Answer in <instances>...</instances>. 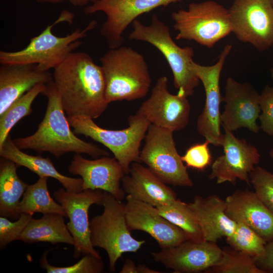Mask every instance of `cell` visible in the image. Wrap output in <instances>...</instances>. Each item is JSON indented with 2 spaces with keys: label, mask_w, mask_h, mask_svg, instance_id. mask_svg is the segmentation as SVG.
Here are the masks:
<instances>
[{
  "label": "cell",
  "mask_w": 273,
  "mask_h": 273,
  "mask_svg": "<svg viewBox=\"0 0 273 273\" xmlns=\"http://www.w3.org/2000/svg\"><path fill=\"white\" fill-rule=\"evenodd\" d=\"M232 46L226 44L214 65L204 66L194 61L192 68L203 85L205 93L204 108L197 120L198 133L215 146H222L224 134L220 130V105L223 97L220 91L219 79L225 61L231 53Z\"/></svg>",
  "instance_id": "cell-11"
},
{
  "label": "cell",
  "mask_w": 273,
  "mask_h": 273,
  "mask_svg": "<svg viewBox=\"0 0 273 273\" xmlns=\"http://www.w3.org/2000/svg\"><path fill=\"white\" fill-rule=\"evenodd\" d=\"M181 0H93L84 10L86 15L102 12L106 21L101 28L110 49L122 46L124 32L140 15Z\"/></svg>",
  "instance_id": "cell-12"
},
{
  "label": "cell",
  "mask_w": 273,
  "mask_h": 273,
  "mask_svg": "<svg viewBox=\"0 0 273 273\" xmlns=\"http://www.w3.org/2000/svg\"><path fill=\"white\" fill-rule=\"evenodd\" d=\"M225 202L230 218L246 224L267 243L273 240V212L255 192L237 190L226 198Z\"/></svg>",
  "instance_id": "cell-20"
},
{
  "label": "cell",
  "mask_w": 273,
  "mask_h": 273,
  "mask_svg": "<svg viewBox=\"0 0 273 273\" xmlns=\"http://www.w3.org/2000/svg\"><path fill=\"white\" fill-rule=\"evenodd\" d=\"M53 81L68 116L84 115L96 119L109 103L101 66L86 53L74 52L54 69Z\"/></svg>",
  "instance_id": "cell-1"
},
{
  "label": "cell",
  "mask_w": 273,
  "mask_h": 273,
  "mask_svg": "<svg viewBox=\"0 0 273 273\" xmlns=\"http://www.w3.org/2000/svg\"><path fill=\"white\" fill-rule=\"evenodd\" d=\"M271 2H272V6H273V0H271Z\"/></svg>",
  "instance_id": "cell-43"
},
{
  "label": "cell",
  "mask_w": 273,
  "mask_h": 273,
  "mask_svg": "<svg viewBox=\"0 0 273 273\" xmlns=\"http://www.w3.org/2000/svg\"><path fill=\"white\" fill-rule=\"evenodd\" d=\"M121 187L127 195L156 207L177 199L173 190L140 162L131 163L121 180Z\"/></svg>",
  "instance_id": "cell-22"
},
{
  "label": "cell",
  "mask_w": 273,
  "mask_h": 273,
  "mask_svg": "<svg viewBox=\"0 0 273 273\" xmlns=\"http://www.w3.org/2000/svg\"><path fill=\"white\" fill-rule=\"evenodd\" d=\"M232 32L260 51L273 46L271 0H235L228 9Z\"/></svg>",
  "instance_id": "cell-10"
},
{
  "label": "cell",
  "mask_w": 273,
  "mask_h": 273,
  "mask_svg": "<svg viewBox=\"0 0 273 273\" xmlns=\"http://www.w3.org/2000/svg\"><path fill=\"white\" fill-rule=\"evenodd\" d=\"M173 131L150 124L140 151V163L166 184L191 187L193 183L176 148Z\"/></svg>",
  "instance_id": "cell-9"
},
{
  "label": "cell",
  "mask_w": 273,
  "mask_h": 273,
  "mask_svg": "<svg viewBox=\"0 0 273 273\" xmlns=\"http://www.w3.org/2000/svg\"><path fill=\"white\" fill-rule=\"evenodd\" d=\"M103 212L89 221L90 241L94 247L107 253L111 271L116 270L117 260L126 252H136L145 240H137L130 234L126 222L125 204L110 193H103Z\"/></svg>",
  "instance_id": "cell-6"
},
{
  "label": "cell",
  "mask_w": 273,
  "mask_h": 273,
  "mask_svg": "<svg viewBox=\"0 0 273 273\" xmlns=\"http://www.w3.org/2000/svg\"><path fill=\"white\" fill-rule=\"evenodd\" d=\"M19 166L8 159L0 160V215L17 218L20 215L18 207L28 185L22 180L17 173Z\"/></svg>",
  "instance_id": "cell-26"
},
{
  "label": "cell",
  "mask_w": 273,
  "mask_h": 273,
  "mask_svg": "<svg viewBox=\"0 0 273 273\" xmlns=\"http://www.w3.org/2000/svg\"><path fill=\"white\" fill-rule=\"evenodd\" d=\"M32 215L21 213L17 220L14 222L7 217H0V248H5L12 241L20 240V237L29 221L32 218Z\"/></svg>",
  "instance_id": "cell-34"
},
{
  "label": "cell",
  "mask_w": 273,
  "mask_h": 273,
  "mask_svg": "<svg viewBox=\"0 0 273 273\" xmlns=\"http://www.w3.org/2000/svg\"><path fill=\"white\" fill-rule=\"evenodd\" d=\"M75 134L90 138L107 147L122 166L125 174L133 162H140V146L150 122L136 115L128 118V126L121 130H110L98 126L88 116H67Z\"/></svg>",
  "instance_id": "cell-7"
},
{
  "label": "cell",
  "mask_w": 273,
  "mask_h": 273,
  "mask_svg": "<svg viewBox=\"0 0 273 273\" xmlns=\"http://www.w3.org/2000/svg\"><path fill=\"white\" fill-rule=\"evenodd\" d=\"M206 272L265 273L258 267L252 257L231 247L222 249L220 261Z\"/></svg>",
  "instance_id": "cell-31"
},
{
  "label": "cell",
  "mask_w": 273,
  "mask_h": 273,
  "mask_svg": "<svg viewBox=\"0 0 273 273\" xmlns=\"http://www.w3.org/2000/svg\"><path fill=\"white\" fill-rule=\"evenodd\" d=\"M52 80V73L36 64H1L0 115L36 84H47Z\"/></svg>",
  "instance_id": "cell-21"
},
{
  "label": "cell",
  "mask_w": 273,
  "mask_h": 273,
  "mask_svg": "<svg viewBox=\"0 0 273 273\" xmlns=\"http://www.w3.org/2000/svg\"><path fill=\"white\" fill-rule=\"evenodd\" d=\"M120 273H139L138 265L130 258H127L124 263Z\"/></svg>",
  "instance_id": "cell-38"
},
{
  "label": "cell",
  "mask_w": 273,
  "mask_h": 273,
  "mask_svg": "<svg viewBox=\"0 0 273 273\" xmlns=\"http://www.w3.org/2000/svg\"><path fill=\"white\" fill-rule=\"evenodd\" d=\"M171 18L176 40H194L208 48L232 32L228 9L213 1L192 3L187 9L173 12Z\"/></svg>",
  "instance_id": "cell-8"
},
{
  "label": "cell",
  "mask_w": 273,
  "mask_h": 273,
  "mask_svg": "<svg viewBox=\"0 0 273 273\" xmlns=\"http://www.w3.org/2000/svg\"><path fill=\"white\" fill-rule=\"evenodd\" d=\"M48 177H39L37 181L28 185L20 201L18 213L33 215L35 212L44 214L57 213L67 217L63 206L51 197L48 188Z\"/></svg>",
  "instance_id": "cell-27"
},
{
  "label": "cell",
  "mask_w": 273,
  "mask_h": 273,
  "mask_svg": "<svg viewBox=\"0 0 273 273\" xmlns=\"http://www.w3.org/2000/svg\"><path fill=\"white\" fill-rule=\"evenodd\" d=\"M126 219L130 231L148 233L161 249L173 247L188 240L185 233L162 216L156 207L129 195L126 197Z\"/></svg>",
  "instance_id": "cell-18"
},
{
  "label": "cell",
  "mask_w": 273,
  "mask_h": 273,
  "mask_svg": "<svg viewBox=\"0 0 273 273\" xmlns=\"http://www.w3.org/2000/svg\"><path fill=\"white\" fill-rule=\"evenodd\" d=\"M260 129L273 136V85L267 84L263 88L260 96Z\"/></svg>",
  "instance_id": "cell-36"
},
{
  "label": "cell",
  "mask_w": 273,
  "mask_h": 273,
  "mask_svg": "<svg viewBox=\"0 0 273 273\" xmlns=\"http://www.w3.org/2000/svg\"><path fill=\"white\" fill-rule=\"evenodd\" d=\"M165 76L157 79L149 98L142 103L135 115L154 125L180 130L189 123L191 105L187 97L171 94Z\"/></svg>",
  "instance_id": "cell-14"
},
{
  "label": "cell",
  "mask_w": 273,
  "mask_h": 273,
  "mask_svg": "<svg viewBox=\"0 0 273 273\" xmlns=\"http://www.w3.org/2000/svg\"><path fill=\"white\" fill-rule=\"evenodd\" d=\"M270 75L272 78L273 79V67L270 69Z\"/></svg>",
  "instance_id": "cell-42"
},
{
  "label": "cell",
  "mask_w": 273,
  "mask_h": 273,
  "mask_svg": "<svg viewBox=\"0 0 273 273\" xmlns=\"http://www.w3.org/2000/svg\"><path fill=\"white\" fill-rule=\"evenodd\" d=\"M223 129V154L213 162L208 178L216 179L218 184L229 182L235 185L238 179L250 184V174L260 160L259 151L245 139L237 138L233 131Z\"/></svg>",
  "instance_id": "cell-15"
},
{
  "label": "cell",
  "mask_w": 273,
  "mask_h": 273,
  "mask_svg": "<svg viewBox=\"0 0 273 273\" xmlns=\"http://www.w3.org/2000/svg\"><path fill=\"white\" fill-rule=\"evenodd\" d=\"M255 261L265 273L273 272V240L266 243L263 254Z\"/></svg>",
  "instance_id": "cell-37"
},
{
  "label": "cell",
  "mask_w": 273,
  "mask_h": 273,
  "mask_svg": "<svg viewBox=\"0 0 273 273\" xmlns=\"http://www.w3.org/2000/svg\"><path fill=\"white\" fill-rule=\"evenodd\" d=\"M230 247L252 257L255 260L263 254L266 242L246 224L237 222L234 232L226 238Z\"/></svg>",
  "instance_id": "cell-30"
},
{
  "label": "cell",
  "mask_w": 273,
  "mask_h": 273,
  "mask_svg": "<svg viewBox=\"0 0 273 273\" xmlns=\"http://www.w3.org/2000/svg\"><path fill=\"white\" fill-rule=\"evenodd\" d=\"M193 211L201 230L203 239L216 243L222 237L232 235L237 222L225 212V200L216 195L207 197L196 195L188 203Z\"/></svg>",
  "instance_id": "cell-23"
},
{
  "label": "cell",
  "mask_w": 273,
  "mask_h": 273,
  "mask_svg": "<svg viewBox=\"0 0 273 273\" xmlns=\"http://www.w3.org/2000/svg\"><path fill=\"white\" fill-rule=\"evenodd\" d=\"M269 156L273 160V149H271L269 153Z\"/></svg>",
  "instance_id": "cell-41"
},
{
  "label": "cell",
  "mask_w": 273,
  "mask_h": 273,
  "mask_svg": "<svg viewBox=\"0 0 273 273\" xmlns=\"http://www.w3.org/2000/svg\"><path fill=\"white\" fill-rule=\"evenodd\" d=\"M154 260L174 273L206 272L216 265L222 255L215 242L186 240L173 247L152 252Z\"/></svg>",
  "instance_id": "cell-17"
},
{
  "label": "cell",
  "mask_w": 273,
  "mask_h": 273,
  "mask_svg": "<svg viewBox=\"0 0 273 273\" xmlns=\"http://www.w3.org/2000/svg\"><path fill=\"white\" fill-rule=\"evenodd\" d=\"M249 177L255 193L273 212V173L256 165Z\"/></svg>",
  "instance_id": "cell-33"
},
{
  "label": "cell",
  "mask_w": 273,
  "mask_h": 273,
  "mask_svg": "<svg viewBox=\"0 0 273 273\" xmlns=\"http://www.w3.org/2000/svg\"><path fill=\"white\" fill-rule=\"evenodd\" d=\"M43 95L48 98L44 118L33 134L13 141L18 148L49 152L57 158L70 152L86 154L93 158L109 155L106 150L81 140L71 130L53 80L46 84Z\"/></svg>",
  "instance_id": "cell-2"
},
{
  "label": "cell",
  "mask_w": 273,
  "mask_h": 273,
  "mask_svg": "<svg viewBox=\"0 0 273 273\" xmlns=\"http://www.w3.org/2000/svg\"><path fill=\"white\" fill-rule=\"evenodd\" d=\"M19 240L28 244L48 242L74 245L73 238L65 223L64 216L57 213L44 214L38 219L32 218Z\"/></svg>",
  "instance_id": "cell-25"
},
{
  "label": "cell",
  "mask_w": 273,
  "mask_h": 273,
  "mask_svg": "<svg viewBox=\"0 0 273 273\" xmlns=\"http://www.w3.org/2000/svg\"><path fill=\"white\" fill-rule=\"evenodd\" d=\"M46 88V84H36L0 115V147L15 125L21 119L31 113L33 102L38 95L43 94Z\"/></svg>",
  "instance_id": "cell-29"
},
{
  "label": "cell",
  "mask_w": 273,
  "mask_h": 273,
  "mask_svg": "<svg viewBox=\"0 0 273 273\" xmlns=\"http://www.w3.org/2000/svg\"><path fill=\"white\" fill-rule=\"evenodd\" d=\"M73 17V13L64 10L55 21L31 38L23 49L13 52L1 50V64H36L43 70L54 69L81 45L80 39L97 25L93 20L83 29L77 28L64 36H57L53 33L54 26L63 22L70 24Z\"/></svg>",
  "instance_id": "cell-3"
},
{
  "label": "cell",
  "mask_w": 273,
  "mask_h": 273,
  "mask_svg": "<svg viewBox=\"0 0 273 273\" xmlns=\"http://www.w3.org/2000/svg\"><path fill=\"white\" fill-rule=\"evenodd\" d=\"M108 103L133 101L145 97L151 86V76L144 56L130 47L110 50L100 58Z\"/></svg>",
  "instance_id": "cell-4"
},
{
  "label": "cell",
  "mask_w": 273,
  "mask_h": 273,
  "mask_svg": "<svg viewBox=\"0 0 273 273\" xmlns=\"http://www.w3.org/2000/svg\"><path fill=\"white\" fill-rule=\"evenodd\" d=\"M74 6L82 7L87 5L89 2H92L93 0H67Z\"/></svg>",
  "instance_id": "cell-39"
},
{
  "label": "cell",
  "mask_w": 273,
  "mask_h": 273,
  "mask_svg": "<svg viewBox=\"0 0 273 273\" xmlns=\"http://www.w3.org/2000/svg\"><path fill=\"white\" fill-rule=\"evenodd\" d=\"M209 144L205 140L204 143L194 144L186 150L181 159L187 167L202 171L211 164L212 156L208 147Z\"/></svg>",
  "instance_id": "cell-35"
},
{
  "label": "cell",
  "mask_w": 273,
  "mask_h": 273,
  "mask_svg": "<svg viewBox=\"0 0 273 273\" xmlns=\"http://www.w3.org/2000/svg\"><path fill=\"white\" fill-rule=\"evenodd\" d=\"M68 170L71 174L81 177L82 190H101L110 193L119 200L123 199L125 193L120 182L125 173L115 157L108 156L89 160L81 154L76 153Z\"/></svg>",
  "instance_id": "cell-19"
},
{
  "label": "cell",
  "mask_w": 273,
  "mask_h": 273,
  "mask_svg": "<svg viewBox=\"0 0 273 273\" xmlns=\"http://www.w3.org/2000/svg\"><path fill=\"white\" fill-rule=\"evenodd\" d=\"M39 3L57 4L67 0H33Z\"/></svg>",
  "instance_id": "cell-40"
},
{
  "label": "cell",
  "mask_w": 273,
  "mask_h": 273,
  "mask_svg": "<svg viewBox=\"0 0 273 273\" xmlns=\"http://www.w3.org/2000/svg\"><path fill=\"white\" fill-rule=\"evenodd\" d=\"M156 208L162 216L180 228L186 234L188 240L194 241L204 240L194 213L188 203L177 198Z\"/></svg>",
  "instance_id": "cell-28"
},
{
  "label": "cell",
  "mask_w": 273,
  "mask_h": 273,
  "mask_svg": "<svg viewBox=\"0 0 273 273\" xmlns=\"http://www.w3.org/2000/svg\"><path fill=\"white\" fill-rule=\"evenodd\" d=\"M103 193L101 190L90 189L71 192L65 189L53 193L55 199L63 206L69 220L67 227L74 240V258H78L81 254H90L102 258L90 241L88 210L93 204L102 206Z\"/></svg>",
  "instance_id": "cell-13"
},
{
  "label": "cell",
  "mask_w": 273,
  "mask_h": 273,
  "mask_svg": "<svg viewBox=\"0 0 273 273\" xmlns=\"http://www.w3.org/2000/svg\"><path fill=\"white\" fill-rule=\"evenodd\" d=\"M47 257L46 252L40 260V265L48 273H101L104 268L102 258L90 254L84 255L78 262L68 266H53L49 263Z\"/></svg>",
  "instance_id": "cell-32"
},
{
  "label": "cell",
  "mask_w": 273,
  "mask_h": 273,
  "mask_svg": "<svg viewBox=\"0 0 273 273\" xmlns=\"http://www.w3.org/2000/svg\"><path fill=\"white\" fill-rule=\"evenodd\" d=\"M0 156L12 161L18 166H23L36 174L39 177H52L57 179L69 192L82 191L81 178H73L60 173L49 157L27 154L15 144L9 134L0 147Z\"/></svg>",
  "instance_id": "cell-24"
},
{
  "label": "cell",
  "mask_w": 273,
  "mask_h": 273,
  "mask_svg": "<svg viewBox=\"0 0 273 273\" xmlns=\"http://www.w3.org/2000/svg\"><path fill=\"white\" fill-rule=\"evenodd\" d=\"M131 24L133 30L128 35L129 39L145 41L157 49L171 70L177 94L187 98L192 96L200 81L192 68L193 48L178 46L172 39L168 26L155 14L152 16L149 25L138 19Z\"/></svg>",
  "instance_id": "cell-5"
},
{
  "label": "cell",
  "mask_w": 273,
  "mask_h": 273,
  "mask_svg": "<svg viewBox=\"0 0 273 273\" xmlns=\"http://www.w3.org/2000/svg\"><path fill=\"white\" fill-rule=\"evenodd\" d=\"M260 96L250 83L229 77L223 97L224 109L220 115L223 128L233 131L245 128L258 133L260 129L256 122L261 113Z\"/></svg>",
  "instance_id": "cell-16"
}]
</instances>
